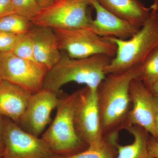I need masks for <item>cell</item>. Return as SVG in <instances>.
<instances>
[{"label":"cell","instance_id":"1","mask_svg":"<svg viewBox=\"0 0 158 158\" xmlns=\"http://www.w3.org/2000/svg\"><path fill=\"white\" fill-rule=\"evenodd\" d=\"M112 59L104 55L74 59L62 54L58 63L48 71L43 89L59 95L62 86L75 82L97 91L106 76V68Z\"/></svg>","mask_w":158,"mask_h":158},{"label":"cell","instance_id":"2","mask_svg":"<svg viewBox=\"0 0 158 158\" xmlns=\"http://www.w3.org/2000/svg\"><path fill=\"white\" fill-rule=\"evenodd\" d=\"M150 7L148 19L131 37L126 40L108 38L116 44V52L106 68V75L141 66L158 48V2Z\"/></svg>","mask_w":158,"mask_h":158},{"label":"cell","instance_id":"3","mask_svg":"<svg viewBox=\"0 0 158 158\" xmlns=\"http://www.w3.org/2000/svg\"><path fill=\"white\" fill-rule=\"evenodd\" d=\"M140 66L118 73L109 74L98 89L102 128L112 127L123 119L131 102L130 86L139 78Z\"/></svg>","mask_w":158,"mask_h":158},{"label":"cell","instance_id":"4","mask_svg":"<svg viewBox=\"0 0 158 158\" xmlns=\"http://www.w3.org/2000/svg\"><path fill=\"white\" fill-rule=\"evenodd\" d=\"M77 91L59 95L56 114L41 138L54 152L61 156L78 153L85 143L77 132L74 122Z\"/></svg>","mask_w":158,"mask_h":158},{"label":"cell","instance_id":"5","mask_svg":"<svg viewBox=\"0 0 158 158\" xmlns=\"http://www.w3.org/2000/svg\"><path fill=\"white\" fill-rule=\"evenodd\" d=\"M60 50L72 58L81 59L97 55L113 58L116 46L108 38L100 37L88 28L53 29Z\"/></svg>","mask_w":158,"mask_h":158},{"label":"cell","instance_id":"6","mask_svg":"<svg viewBox=\"0 0 158 158\" xmlns=\"http://www.w3.org/2000/svg\"><path fill=\"white\" fill-rule=\"evenodd\" d=\"M90 0H55L42 9L31 21L33 25L51 28H89L92 18L89 11Z\"/></svg>","mask_w":158,"mask_h":158},{"label":"cell","instance_id":"7","mask_svg":"<svg viewBox=\"0 0 158 158\" xmlns=\"http://www.w3.org/2000/svg\"><path fill=\"white\" fill-rule=\"evenodd\" d=\"M4 152L2 158H59L42 138L23 129L4 117Z\"/></svg>","mask_w":158,"mask_h":158},{"label":"cell","instance_id":"8","mask_svg":"<svg viewBox=\"0 0 158 158\" xmlns=\"http://www.w3.org/2000/svg\"><path fill=\"white\" fill-rule=\"evenodd\" d=\"M48 69L36 61L22 59L11 52L0 53V73L3 80L31 94L42 90Z\"/></svg>","mask_w":158,"mask_h":158},{"label":"cell","instance_id":"9","mask_svg":"<svg viewBox=\"0 0 158 158\" xmlns=\"http://www.w3.org/2000/svg\"><path fill=\"white\" fill-rule=\"evenodd\" d=\"M74 122L77 132L88 146L103 142L98 90L86 87L77 91Z\"/></svg>","mask_w":158,"mask_h":158},{"label":"cell","instance_id":"10","mask_svg":"<svg viewBox=\"0 0 158 158\" xmlns=\"http://www.w3.org/2000/svg\"><path fill=\"white\" fill-rule=\"evenodd\" d=\"M59 100L58 94L46 89L31 94L19 125L26 131L39 137L50 123L51 113L56 108Z\"/></svg>","mask_w":158,"mask_h":158},{"label":"cell","instance_id":"11","mask_svg":"<svg viewBox=\"0 0 158 158\" xmlns=\"http://www.w3.org/2000/svg\"><path fill=\"white\" fill-rule=\"evenodd\" d=\"M132 107L129 115L130 122L156 138L155 123L158 111V99L139 78L133 80L130 89Z\"/></svg>","mask_w":158,"mask_h":158},{"label":"cell","instance_id":"12","mask_svg":"<svg viewBox=\"0 0 158 158\" xmlns=\"http://www.w3.org/2000/svg\"><path fill=\"white\" fill-rule=\"evenodd\" d=\"M90 4L95 10L96 17L92 19L89 28L98 36L126 40L140 29L108 11L96 0H90Z\"/></svg>","mask_w":158,"mask_h":158},{"label":"cell","instance_id":"13","mask_svg":"<svg viewBox=\"0 0 158 158\" xmlns=\"http://www.w3.org/2000/svg\"><path fill=\"white\" fill-rule=\"evenodd\" d=\"M29 34L33 41L35 61L49 70L58 63L62 56L53 29L33 25Z\"/></svg>","mask_w":158,"mask_h":158},{"label":"cell","instance_id":"14","mask_svg":"<svg viewBox=\"0 0 158 158\" xmlns=\"http://www.w3.org/2000/svg\"><path fill=\"white\" fill-rule=\"evenodd\" d=\"M31 94L19 86L3 80L0 84V116L18 124Z\"/></svg>","mask_w":158,"mask_h":158},{"label":"cell","instance_id":"15","mask_svg":"<svg viewBox=\"0 0 158 158\" xmlns=\"http://www.w3.org/2000/svg\"><path fill=\"white\" fill-rule=\"evenodd\" d=\"M108 11L140 28L147 20L151 7H146L139 0H96Z\"/></svg>","mask_w":158,"mask_h":158},{"label":"cell","instance_id":"16","mask_svg":"<svg viewBox=\"0 0 158 158\" xmlns=\"http://www.w3.org/2000/svg\"><path fill=\"white\" fill-rule=\"evenodd\" d=\"M128 131L134 137L131 144L126 145L115 144L117 149V156L114 158H153L148 150L149 139L144 130L135 126Z\"/></svg>","mask_w":158,"mask_h":158},{"label":"cell","instance_id":"17","mask_svg":"<svg viewBox=\"0 0 158 158\" xmlns=\"http://www.w3.org/2000/svg\"><path fill=\"white\" fill-rule=\"evenodd\" d=\"M33 26L31 21L15 13L0 19V31L15 35L27 34Z\"/></svg>","mask_w":158,"mask_h":158},{"label":"cell","instance_id":"18","mask_svg":"<svg viewBox=\"0 0 158 158\" xmlns=\"http://www.w3.org/2000/svg\"><path fill=\"white\" fill-rule=\"evenodd\" d=\"M139 78L149 88L158 80V48L140 66Z\"/></svg>","mask_w":158,"mask_h":158},{"label":"cell","instance_id":"19","mask_svg":"<svg viewBox=\"0 0 158 158\" xmlns=\"http://www.w3.org/2000/svg\"><path fill=\"white\" fill-rule=\"evenodd\" d=\"M59 158H114L113 150L104 141L101 144L88 145V148L74 154Z\"/></svg>","mask_w":158,"mask_h":158},{"label":"cell","instance_id":"20","mask_svg":"<svg viewBox=\"0 0 158 158\" xmlns=\"http://www.w3.org/2000/svg\"><path fill=\"white\" fill-rule=\"evenodd\" d=\"M11 52L22 59L35 61L33 41L29 33L18 36Z\"/></svg>","mask_w":158,"mask_h":158},{"label":"cell","instance_id":"21","mask_svg":"<svg viewBox=\"0 0 158 158\" xmlns=\"http://www.w3.org/2000/svg\"><path fill=\"white\" fill-rule=\"evenodd\" d=\"M15 13L31 21L42 8L36 0H11Z\"/></svg>","mask_w":158,"mask_h":158},{"label":"cell","instance_id":"22","mask_svg":"<svg viewBox=\"0 0 158 158\" xmlns=\"http://www.w3.org/2000/svg\"><path fill=\"white\" fill-rule=\"evenodd\" d=\"M18 36L0 31V53L11 52Z\"/></svg>","mask_w":158,"mask_h":158},{"label":"cell","instance_id":"23","mask_svg":"<svg viewBox=\"0 0 158 158\" xmlns=\"http://www.w3.org/2000/svg\"><path fill=\"white\" fill-rule=\"evenodd\" d=\"M14 13L11 0H0V19Z\"/></svg>","mask_w":158,"mask_h":158},{"label":"cell","instance_id":"24","mask_svg":"<svg viewBox=\"0 0 158 158\" xmlns=\"http://www.w3.org/2000/svg\"><path fill=\"white\" fill-rule=\"evenodd\" d=\"M148 150L151 155L153 158H158V140L154 138L149 140Z\"/></svg>","mask_w":158,"mask_h":158},{"label":"cell","instance_id":"25","mask_svg":"<svg viewBox=\"0 0 158 158\" xmlns=\"http://www.w3.org/2000/svg\"><path fill=\"white\" fill-rule=\"evenodd\" d=\"M4 117L0 116V158H2L4 152Z\"/></svg>","mask_w":158,"mask_h":158},{"label":"cell","instance_id":"26","mask_svg":"<svg viewBox=\"0 0 158 158\" xmlns=\"http://www.w3.org/2000/svg\"><path fill=\"white\" fill-rule=\"evenodd\" d=\"M38 5L42 9L50 6L55 0H36Z\"/></svg>","mask_w":158,"mask_h":158},{"label":"cell","instance_id":"27","mask_svg":"<svg viewBox=\"0 0 158 158\" xmlns=\"http://www.w3.org/2000/svg\"><path fill=\"white\" fill-rule=\"evenodd\" d=\"M148 88L152 94L158 99V80Z\"/></svg>","mask_w":158,"mask_h":158},{"label":"cell","instance_id":"28","mask_svg":"<svg viewBox=\"0 0 158 158\" xmlns=\"http://www.w3.org/2000/svg\"><path fill=\"white\" fill-rule=\"evenodd\" d=\"M155 127L156 133V138L155 139L158 140V111L156 116L155 123Z\"/></svg>","mask_w":158,"mask_h":158},{"label":"cell","instance_id":"29","mask_svg":"<svg viewBox=\"0 0 158 158\" xmlns=\"http://www.w3.org/2000/svg\"><path fill=\"white\" fill-rule=\"evenodd\" d=\"M3 79L2 78V76H1V73H0V84L2 83V81Z\"/></svg>","mask_w":158,"mask_h":158},{"label":"cell","instance_id":"30","mask_svg":"<svg viewBox=\"0 0 158 158\" xmlns=\"http://www.w3.org/2000/svg\"><path fill=\"white\" fill-rule=\"evenodd\" d=\"M154 2H158V0H153Z\"/></svg>","mask_w":158,"mask_h":158}]
</instances>
